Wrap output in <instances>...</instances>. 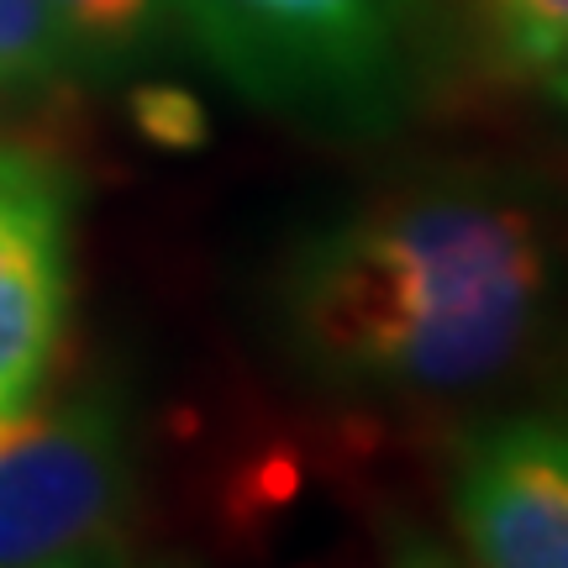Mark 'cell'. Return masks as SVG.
Wrapping results in <instances>:
<instances>
[{"mask_svg": "<svg viewBox=\"0 0 568 568\" xmlns=\"http://www.w3.org/2000/svg\"><path fill=\"white\" fill-rule=\"evenodd\" d=\"M537 84H542V95H548L552 111H564L568 116V48L542 69V74H537Z\"/></svg>", "mask_w": 568, "mask_h": 568, "instance_id": "obj_11", "label": "cell"}, {"mask_svg": "<svg viewBox=\"0 0 568 568\" xmlns=\"http://www.w3.org/2000/svg\"><path fill=\"white\" fill-rule=\"evenodd\" d=\"M548 316V243L527 205L437 180L326 222L274 284L284 358L337 400L447 406L495 389Z\"/></svg>", "mask_w": 568, "mask_h": 568, "instance_id": "obj_1", "label": "cell"}, {"mask_svg": "<svg viewBox=\"0 0 568 568\" xmlns=\"http://www.w3.org/2000/svg\"><path fill=\"white\" fill-rule=\"evenodd\" d=\"M500 69L537 80L568 48V0H474Z\"/></svg>", "mask_w": 568, "mask_h": 568, "instance_id": "obj_6", "label": "cell"}, {"mask_svg": "<svg viewBox=\"0 0 568 568\" xmlns=\"http://www.w3.org/2000/svg\"><path fill=\"white\" fill-rule=\"evenodd\" d=\"M447 510L468 568H568V422L495 416L453 447Z\"/></svg>", "mask_w": 568, "mask_h": 568, "instance_id": "obj_4", "label": "cell"}, {"mask_svg": "<svg viewBox=\"0 0 568 568\" xmlns=\"http://www.w3.org/2000/svg\"><path fill=\"white\" fill-rule=\"evenodd\" d=\"M0 95H11V90H6V84H0Z\"/></svg>", "mask_w": 568, "mask_h": 568, "instance_id": "obj_12", "label": "cell"}, {"mask_svg": "<svg viewBox=\"0 0 568 568\" xmlns=\"http://www.w3.org/2000/svg\"><path fill=\"white\" fill-rule=\"evenodd\" d=\"M247 101L322 132H385L426 63L422 0H169Z\"/></svg>", "mask_w": 568, "mask_h": 568, "instance_id": "obj_2", "label": "cell"}, {"mask_svg": "<svg viewBox=\"0 0 568 568\" xmlns=\"http://www.w3.org/2000/svg\"><path fill=\"white\" fill-rule=\"evenodd\" d=\"M42 568H132V558L122 552V542H101V548L69 552V558H59V564H42Z\"/></svg>", "mask_w": 568, "mask_h": 568, "instance_id": "obj_10", "label": "cell"}, {"mask_svg": "<svg viewBox=\"0 0 568 568\" xmlns=\"http://www.w3.org/2000/svg\"><path fill=\"white\" fill-rule=\"evenodd\" d=\"M69 195L53 163L0 142V422L48 389L69 332Z\"/></svg>", "mask_w": 568, "mask_h": 568, "instance_id": "obj_5", "label": "cell"}, {"mask_svg": "<svg viewBox=\"0 0 568 568\" xmlns=\"http://www.w3.org/2000/svg\"><path fill=\"white\" fill-rule=\"evenodd\" d=\"M389 568H464L443 542H432L426 531L400 527L389 537Z\"/></svg>", "mask_w": 568, "mask_h": 568, "instance_id": "obj_9", "label": "cell"}, {"mask_svg": "<svg viewBox=\"0 0 568 568\" xmlns=\"http://www.w3.org/2000/svg\"><path fill=\"white\" fill-rule=\"evenodd\" d=\"M138 458L122 400L101 385L0 422V568H42L122 537Z\"/></svg>", "mask_w": 568, "mask_h": 568, "instance_id": "obj_3", "label": "cell"}, {"mask_svg": "<svg viewBox=\"0 0 568 568\" xmlns=\"http://www.w3.org/2000/svg\"><path fill=\"white\" fill-rule=\"evenodd\" d=\"M48 6L80 59H122L153 32L163 0H48Z\"/></svg>", "mask_w": 568, "mask_h": 568, "instance_id": "obj_8", "label": "cell"}, {"mask_svg": "<svg viewBox=\"0 0 568 568\" xmlns=\"http://www.w3.org/2000/svg\"><path fill=\"white\" fill-rule=\"evenodd\" d=\"M80 59L48 0H0V84H53Z\"/></svg>", "mask_w": 568, "mask_h": 568, "instance_id": "obj_7", "label": "cell"}]
</instances>
